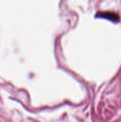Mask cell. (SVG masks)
Masks as SVG:
<instances>
[{"label": "cell", "mask_w": 121, "mask_h": 122, "mask_svg": "<svg viewBox=\"0 0 121 122\" xmlns=\"http://www.w3.org/2000/svg\"><path fill=\"white\" fill-rule=\"evenodd\" d=\"M96 16L97 18H103V19H106L108 20H111L112 21L118 22L120 20V16L119 15L113 11H98L96 14Z\"/></svg>", "instance_id": "cell-1"}]
</instances>
